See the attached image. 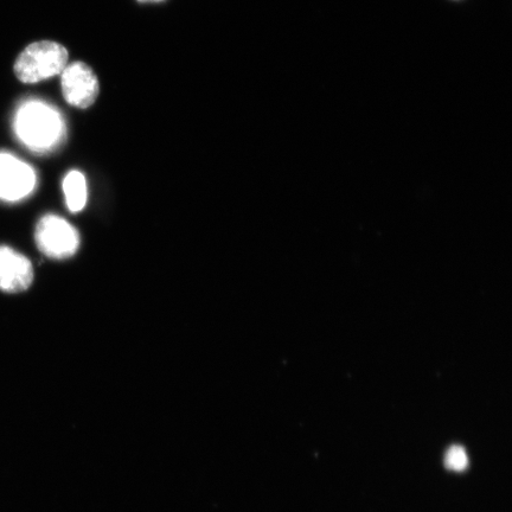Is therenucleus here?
Wrapping results in <instances>:
<instances>
[{"instance_id":"obj_5","label":"nucleus","mask_w":512,"mask_h":512,"mask_svg":"<svg viewBox=\"0 0 512 512\" xmlns=\"http://www.w3.org/2000/svg\"><path fill=\"white\" fill-rule=\"evenodd\" d=\"M64 100L74 107H91L100 92L98 76L93 69L83 62L69 64L61 74Z\"/></svg>"},{"instance_id":"obj_8","label":"nucleus","mask_w":512,"mask_h":512,"mask_svg":"<svg viewBox=\"0 0 512 512\" xmlns=\"http://www.w3.org/2000/svg\"><path fill=\"white\" fill-rule=\"evenodd\" d=\"M467 460L466 452L463 447L452 446L446 453V466L453 471H464L466 469Z\"/></svg>"},{"instance_id":"obj_9","label":"nucleus","mask_w":512,"mask_h":512,"mask_svg":"<svg viewBox=\"0 0 512 512\" xmlns=\"http://www.w3.org/2000/svg\"><path fill=\"white\" fill-rule=\"evenodd\" d=\"M139 3H160L163 2V0H138Z\"/></svg>"},{"instance_id":"obj_6","label":"nucleus","mask_w":512,"mask_h":512,"mask_svg":"<svg viewBox=\"0 0 512 512\" xmlns=\"http://www.w3.org/2000/svg\"><path fill=\"white\" fill-rule=\"evenodd\" d=\"M35 273L27 256L14 248L0 246V291L21 293L34 281Z\"/></svg>"},{"instance_id":"obj_3","label":"nucleus","mask_w":512,"mask_h":512,"mask_svg":"<svg viewBox=\"0 0 512 512\" xmlns=\"http://www.w3.org/2000/svg\"><path fill=\"white\" fill-rule=\"evenodd\" d=\"M35 241L40 252L50 259L72 258L80 248V234L73 224L63 217L49 214L38 222Z\"/></svg>"},{"instance_id":"obj_2","label":"nucleus","mask_w":512,"mask_h":512,"mask_svg":"<svg viewBox=\"0 0 512 512\" xmlns=\"http://www.w3.org/2000/svg\"><path fill=\"white\" fill-rule=\"evenodd\" d=\"M68 51L60 43L40 41L30 44L15 63L17 79L37 83L61 75L68 66Z\"/></svg>"},{"instance_id":"obj_4","label":"nucleus","mask_w":512,"mask_h":512,"mask_svg":"<svg viewBox=\"0 0 512 512\" xmlns=\"http://www.w3.org/2000/svg\"><path fill=\"white\" fill-rule=\"evenodd\" d=\"M36 188L37 175L31 165L11 153H0V201L21 202Z\"/></svg>"},{"instance_id":"obj_1","label":"nucleus","mask_w":512,"mask_h":512,"mask_svg":"<svg viewBox=\"0 0 512 512\" xmlns=\"http://www.w3.org/2000/svg\"><path fill=\"white\" fill-rule=\"evenodd\" d=\"M15 132L29 150L49 153L64 142L67 130L55 108L40 101H29L16 114Z\"/></svg>"},{"instance_id":"obj_7","label":"nucleus","mask_w":512,"mask_h":512,"mask_svg":"<svg viewBox=\"0 0 512 512\" xmlns=\"http://www.w3.org/2000/svg\"><path fill=\"white\" fill-rule=\"evenodd\" d=\"M62 189L70 213H80L85 209L88 201V185L82 172L70 171L63 179Z\"/></svg>"}]
</instances>
